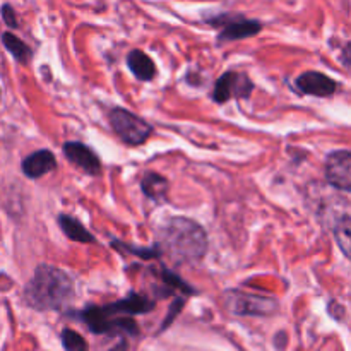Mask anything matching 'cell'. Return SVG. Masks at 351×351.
<instances>
[{"label": "cell", "instance_id": "44dd1931", "mask_svg": "<svg viewBox=\"0 0 351 351\" xmlns=\"http://www.w3.org/2000/svg\"><path fill=\"white\" fill-rule=\"evenodd\" d=\"M184 305H185V297H178L177 300H175L173 304L170 305V311H168L167 317L163 319V322H161V326H160V332L167 331L168 326H170L171 322H173L175 319H177V315L180 314V311H182V308H184Z\"/></svg>", "mask_w": 351, "mask_h": 351}, {"label": "cell", "instance_id": "603a6c76", "mask_svg": "<svg viewBox=\"0 0 351 351\" xmlns=\"http://www.w3.org/2000/svg\"><path fill=\"white\" fill-rule=\"evenodd\" d=\"M328 311H329V314H331V317L338 319V321H345L346 308L343 307L339 302H331V304L328 305Z\"/></svg>", "mask_w": 351, "mask_h": 351}, {"label": "cell", "instance_id": "ffe728a7", "mask_svg": "<svg viewBox=\"0 0 351 351\" xmlns=\"http://www.w3.org/2000/svg\"><path fill=\"white\" fill-rule=\"evenodd\" d=\"M62 345L67 351H81L88 348L86 339L79 332L72 331V329H64L62 331Z\"/></svg>", "mask_w": 351, "mask_h": 351}, {"label": "cell", "instance_id": "484cf974", "mask_svg": "<svg viewBox=\"0 0 351 351\" xmlns=\"http://www.w3.org/2000/svg\"><path fill=\"white\" fill-rule=\"evenodd\" d=\"M81 351H88V348H86V350H81Z\"/></svg>", "mask_w": 351, "mask_h": 351}, {"label": "cell", "instance_id": "cb8c5ba5", "mask_svg": "<svg viewBox=\"0 0 351 351\" xmlns=\"http://www.w3.org/2000/svg\"><path fill=\"white\" fill-rule=\"evenodd\" d=\"M350 57H351V53H350V43H345V47H343V51H341V62H343V65H345L346 69H350Z\"/></svg>", "mask_w": 351, "mask_h": 351}, {"label": "cell", "instance_id": "d4e9b609", "mask_svg": "<svg viewBox=\"0 0 351 351\" xmlns=\"http://www.w3.org/2000/svg\"><path fill=\"white\" fill-rule=\"evenodd\" d=\"M110 351H127V343L125 341H120V346H115L113 350Z\"/></svg>", "mask_w": 351, "mask_h": 351}, {"label": "cell", "instance_id": "e0dca14e", "mask_svg": "<svg viewBox=\"0 0 351 351\" xmlns=\"http://www.w3.org/2000/svg\"><path fill=\"white\" fill-rule=\"evenodd\" d=\"M112 247L119 252H125L130 254V256H136L143 261H153L161 257V249L158 247V243L154 247H136V245H129V243L122 242V240H113Z\"/></svg>", "mask_w": 351, "mask_h": 351}, {"label": "cell", "instance_id": "7402d4cb", "mask_svg": "<svg viewBox=\"0 0 351 351\" xmlns=\"http://www.w3.org/2000/svg\"><path fill=\"white\" fill-rule=\"evenodd\" d=\"M0 14H2V19H3V23H5L7 27H10V29H16V27L19 26V21H17L16 12H14V7L10 5V3H3L2 9H0Z\"/></svg>", "mask_w": 351, "mask_h": 351}, {"label": "cell", "instance_id": "9c48e42d", "mask_svg": "<svg viewBox=\"0 0 351 351\" xmlns=\"http://www.w3.org/2000/svg\"><path fill=\"white\" fill-rule=\"evenodd\" d=\"M103 311V314L108 315V317H134V315L139 314H147V312L154 311L156 307V302L149 300L146 295H141L132 291V293L127 295L122 300L112 302V304L99 305Z\"/></svg>", "mask_w": 351, "mask_h": 351}, {"label": "cell", "instance_id": "2e32d148", "mask_svg": "<svg viewBox=\"0 0 351 351\" xmlns=\"http://www.w3.org/2000/svg\"><path fill=\"white\" fill-rule=\"evenodd\" d=\"M2 45L5 47V50L10 51V55H12L19 64H27V62L33 58V48H31L29 45L24 43L21 38H17L16 34L9 33V31L2 34Z\"/></svg>", "mask_w": 351, "mask_h": 351}, {"label": "cell", "instance_id": "7c38bea8", "mask_svg": "<svg viewBox=\"0 0 351 351\" xmlns=\"http://www.w3.org/2000/svg\"><path fill=\"white\" fill-rule=\"evenodd\" d=\"M57 168V158L50 149H38L34 153L27 154L21 163V170L31 180L41 178L43 175L50 173Z\"/></svg>", "mask_w": 351, "mask_h": 351}, {"label": "cell", "instance_id": "d6986e66", "mask_svg": "<svg viewBox=\"0 0 351 351\" xmlns=\"http://www.w3.org/2000/svg\"><path fill=\"white\" fill-rule=\"evenodd\" d=\"M160 278H161V281H163L165 288H168V293L178 290V291H182L184 295H187V297L189 295H197V290H194V288H192L191 285L185 283V281L182 280L178 274H175L173 271L167 269V267H163V269H161Z\"/></svg>", "mask_w": 351, "mask_h": 351}, {"label": "cell", "instance_id": "8992f818", "mask_svg": "<svg viewBox=\"0 0 351 351\" xmlns=\"http://www.w3.org/2000/svg\"><path fill=\"white\" fill-rule=\"evenodd\" d=\"M226 307L235 315H257V317H269L280 311V305L274 298L243 293L239 290L226 293Z\"/></svg>", "mask_w": 351, "mask_h": 351}, {"label": "cell", "instance_id": "ac0fdd59", "mask_svg": "<svg viewBox=\"0 0 351 351\" xmlns=\"http://www.w3.org/2000/svg\"><path fill=\"white\" fill-rule=\"evenodd\" d=\"M335 237L338 242L339 249L345 254V257H350V247H351V219L348 215H343L338 218L335 226Z\"/></svg>", "mask_w": 351, "mask_h": 351}, {"label": "cell", "instance_id": "6da1fadb", "mask_svg": "<svg viewBox=\"0 0 351 351\" xmlns=\"http://www.w3.org/2000/svg\"><path fill=\"white\" fill-rule=\"evenodd\" d=\"M74 298L72 278L50 264H40L23 291L24 304L38 312L62 311Z\"/></svg>", "mask_w": 351, "mask_h": 351}, {"label": "cell", "instance_id": "3957f363", "mask_svg": "<svg viewBox=\"0 0 351 351\" xmlns=\"http://www.w3.org/2000/svg\"><path fill=\"white\" fill-rule=\"evenodd\" d=\"M75 319L84 322L93 335H139V326L134 321V317H108V315L103 314L99 305H88L82 311L75 312Z\"/></svg>", "mask_w": 351, "mask_h": 351}, {"label": "cell", "instance_id": "5b68a950", "mask_svg": "<svg viewBox=\"0 0 351 351\" xmlns=\"http://www.w3.org/2000/svg\"><path fill=\"white\" fill-rule=\"evenodd\" d=\"M112 129L129 146H141L153 134V125L125 108H113L108 115Z\"/></svg>", "mask_w": 351, "mask_h": 351}, {"label": "cell", "instance_id": "30bf717a", "mask_svg": "<svg viewBox=\"0 0 351 351\" xmlns=\"http://www.w3.org/2000/svg\"><path fill=\"white\" fill-rule=\"evenodd\" d=\"M295 88L302 95L314 96V98H331L338 91V82L322 72L307 71L295 79Z\"/></svg>", "mask_w": 351, "mask_h": 351}, {"label": "cell", "instance_id": "52a82bcc", "mask_svg": "<svg viewBox=\"0 0 351 351\" xmlns=\"http://www.w3.org/2000/svg\"><path fill=\"white\" fill-rule=\"evenodd\" d=\"M254 82L250 81L249 75L245 72L228 71L215 82V89L211 93V98L215 103L230 101L233 98L239 99H249L250 95L254 93Z\"/></svg>", "mask_w": 351, "mask_h": 351}, {"label": "cell", "instance_id": "7a4b0ae2", "mask_svg": "<svg viewBox=\"0 0 351 351\" xmlns=\"http://www.w3.org/2000/svg\"><path fill=\"white\" fill-rule=\"evenodd\" d=\"M158 247L180 264L199 263L208 252V233L194 219L177 216L160 228Z\"/></svg>", "mask_w": 351, "mask_h": 351}, {"label": "cell", "instance_id": "ba28073f", "mask_svg": "<svg viewBox=\"0 0 351 351\" xmlns=\"http://www.w3.org/2000/svg\"><path fill=\"white\" fill-rule=\"evenodd\" d=\"M326 182L341 192H351V153L348 149L332 151L326 156Z\"/></svg>", "mask_w": 351, "mask_h": 351}, {"label": "cell", "instance_id": "277c9868", "mask_svg": "<svg viewBox=\"0 0 351 351\" xmlns=\"http://www.w3.org/2000/svg\"><path fill=\"white\" fill-rule=\"evenodd\" d=\"M206 23L219 27L218 45L230 43V41L245 40L252 38L263 31V23L257 19H249L239 12H221L211 17H206Z\"/></svg>", "mask_w": 351, "mask_h": 351}, {"label": "cell", "instance_id": "9a60e30c", "mask_svg": "<svg viewBox=\"0 0 351 351\" xmlns=\"http://www.w3.org/2000/svg\"><path fill=\"white\" fill-rule=\"evenodd\" d=\"M57 223L58 226H60L62 233H64L69 240H72V242H77V243L95 242V237L91 235V232H88V228H86L79 219L72 218V216L69 215H58Z\"/></svg>", "mask_w": 351, "mask_h": 351}, {"label": "cell", "instance_id": "4fadbf2b", "mask_svg": "<svg viewBox=\"0 0 351 351\" xmlns=\"http://www.w3.org/2000/svg\"><path fill=\"white\" fill-rule=\"evenodd\" d=\"M127 67L132 72L134 77L143 82H149L156 77V65L153 58L141 50H132L127 55Z\"/></svg>", "mask_w": 351, "mask_h": 351}, {"label": "cell", "instance_id": "5bb4252c", "mask_svg": "<svg viewBox=\"0 0 351 351\" xmlns=\"http://www.w3.org/2000/svg\"><path fill=\"white\" fill-rule=\"evenodd\" d=\"M141 189H143L144 195L154 202H165L168 197V189H170V182L163 177V175L156 173V171H147L141 180Z\"/></svg>", "mask_w": 351, "mask_h": 351}, {"label": "cell", "instance_id": "8fae6325", "mask_svg": "<svg viewBox=\"0 0 351 351\" xmlns=\"http://www.w3.org/2000/svg\"><path fill=\"white\" fill-rule=\"evenodd\" d=\"M64 154L74 167L81 168L88 175L98 177L101 175V161L99 156L86 144L79 143V141H67L64 143Z\"/></svg>", "mask_w": 351, "mask_h": 351}]
</instances>
